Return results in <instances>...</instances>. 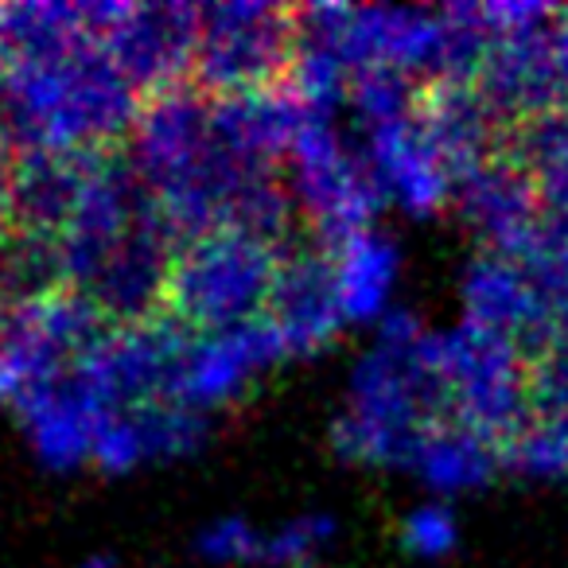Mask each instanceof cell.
<instances>
[{
	"label": "cell",
	"instance_id": "cell-20",
	"mask_svg": "<svg viewBox=\"0 0 568 568\" xmlns=\"http://www.w3.org/2000/svg\"><path fill=\"white\" fill-rule=\"evenodd\" d=\"M420 125L448 164L456 187L495 160L490 152V105L471 82H433L420 94Z\"/></svg>",
	"mask_w": 568,
	"mask_h": 568
},
{
	"label": "cell",
	"instance_id": "cell-15",
	"mask_svg": "<svg viewBox=\"0 0 568 568\" xmlns=\"http://www.w3.org/2000/svg\"><path fill=\"white\" fill-rule=\"evenodd\" d=\"M206 440V417L183 409L175 402L141 405V409L110 413L98 428L94 459L105 475H129L149 464L183 459Z\"/></svg>",
	"mask_w": 568,
	"mask_h": 568
},
{
	"label": "cell",
	"instance_id": "cell-11",
	"mask_svg": "<svg viewBox=\"0 0 568 568\" xmlns=\"http://www.w3.org/2000/svg\"><path fill=\"white\" fill-rule=\"evenodd\" d=\"M102 332V312L63 288H28L0 312V351L17 366L24 394L63 378Z\"/></svg>",
	"mask_w": 568,
	"mask_h": 568
},
{
	"label": "cell",
	"instance_id": "cell-18",
	"mask_svg": "<svg viewBox=\"0 0 568 568\" xmlns=\"http://www.w3.org/2000/svg\"><path fill=\"white\" fill-rule=\"evenodd\" d=\"M327 265H332L335 301L347 327H378L397 308V284H402V245L382 226L358 230L332 245Z\"/></svg>",
	"mask_w": 568,
	"mask_h": 568
},
{
	"label": "cell",
	"instance_id": "cell-9",
	"mask_svg": "<svg viewBox=\"0 0 568 568\" xmlns=\"http://www.w3.org/2000/svg\"><path fill=\"white\" fill-rule=\"evenodd\" d=\"M90 17L110 48L113 63L141 98L180 90L195 74L199 28L203 9L187 4H164V9H141V4H90Z\"/></svg>",
	"mask_w": 568,
	"mask_h": 568
},
{
	"label": "cell",
	"instance_id": "cell-21",
	"mask_svg": "<svg viewBox=\"0 0 568 568\" xmlns=\"http://www.w3.org/2000/svg\"><path fill=\"white\" fill-rule=\"evenodd\" d=\"M351 82H355L351 67L327 43L301 36L293 67L284 74V90L293 94V102L304 110V118H335L339 110H347Z\"/></svg>",
	"mask_w": 568,
	"mask_h": 568
},
{
	"label": "cell",
	"instance_id": "cell-16",
	"mask_svg": "<svg viewBox=\"0 0 568 568\" xmlns=\"http://www.w3.org/2000/svg\"><path fill=\"white\" fill-rule=\"evenodd\" d=\"M459 206L467 211V222L483 234L490 253L518 261L534 245L541 230V195L534 180L521 168V160H490L475 175H467L456 187Z\"/></svg>",
	"mask_w": 568,
	"mask_h": 568
},
{
	"label": "cell",
	"instance_id": "cell-26",
	"mask_svg": "<svg viewBox=\"0 0 568 568\" xmlns=\"http://www.w3.org/2000/svg\"><path fill=\"white\" fill-rule=\"evenodd\" d=\"M261 541H265V529L230 514V518H214L199 529L195 552L206 565H261Z\"/></svg>",
	"mask_w": 568,
	"mask_h": 568
},
{
	"label": "cell",
	"instance_id": "cell-7",
	"mask_svg": "<svg viewBox=\"0 0 568 568\" xmlns=\"http://www.w3.org/2000/svg\"><path fill=\"white\" fill-rule=\"evenodd\" d=\"M301 48V24L293 12L273 4H219L203 9L195 74L206 98L250 94L281 87Z\"/></svg>",
	"mask_w": 568,
	"mask_h": 568
},
{
	"label": "cell",
	"instance_id": "cell-1",
	"mask_svg": "<svg viewBox=\"0 0 568 568\" xmlns=\"http://www.w3.org/2000/svg\"><path fill=\"white\" fill-rule=\"evenodd\" d=\"M141 110L90 4L0 9V121L24 156H87Z\"/></svg>",
	"mask_w": 568,
	"mask_h": 568
},
{
	"label": "cell",
	"instance_id": "cell-14",
	"mask_svg": "<svg viewBox=\"0 0 568 568\" xmlns=\"http://www.w3.org/2000/svg\"><path fill=\"white\" fill-rule=\"evenodd\" d=\"M12 409H17L20 433H24V444L32 448L36 464L48 467V471L87 467L94 459L98 428L110 417L71 374L28 389Z\"/></svg>",
	"mask_w": 568,
	"mask_h": 568
},
{
	"label": "cell",
	"instance_id": "cell-4",
	"mask_svg": "<svg viewBox=\"0 0 568 568\" xmlns=\"http://www.w3.org/2000/svg\"><path fill=\"white\" fill-rule=\"evenodd\" d=\"M288 253L250 230H214L191 237L172 257L164 308L183 332H222L268 312Z\"/></svg>",
	"mask_w": 568,
	"mask_h": 568
},
{
	"label": "cell",
	"instance_id": "cell-23",
	"mask_svg": "<svg viewBox=\"0 0 568 568\" xmlns=\"http://www.w3.org/2000/svg\"><path fill=\"white\" fill-rule=\"evenodd\" d=\"M503 471L529 483L568 479V413L529 409L526 425L503 444Z\"/></svg>",
	"mask_w": 568,
	"mask_h": 568
},
{
	"label": "cell",
	"instance_id": "cell-17",
	"mask_svg": "<svg viewBox=\"0 0 568 568\" xmlns=\"http://www.w3.org/2000/svg\"><path fill=\"white\" fill-rule=\"evenodd\" d=\"M265 320L276 327L288 358H308L316 351L332 347L343 332L339 301H335L332 265L327 253H288L276 276L273 301Z\"/></svg>",
	"mask_w": 568,
	"mask_h": 568
},
{
	"label": "cell",
	"instance_id": "cell-12",
	"mask_svg": "<svg viewBox=\"0 0 568 568\" xmlns=\"http://www.w3.org/2000/svg\"><path fill=\"white\" fill-rule=\"evenodd\" d=\"M358 144L386 206H397L413 219H433L456 199V180L420 125V105L409 118L358 129Z\"/></svg>",
	"mask_w": 568,
	"mask_h": 568
},
{
	"label": "cell",
	"instance_id": "cell-13",
	"mask_svg": "<svg viewBox=\"0 0 568 568\" xmlns=\"http://www.w3.org/2000/svg\"><path fill=\"white\" fill-rule=\"evenodd\" d=\"M459 304H464V324L506 335L529 358L549 347V308H545V296L537 293L534 276L526 273L521 261L490 250L479 253L459 284Z\"/></svg>",
	"mask_w": 568,
	"mask_h": 568
},
{
	"label": "cell",
	"instance_id": "cell-2",
	"mask_svg": "<svg viewBox=\"0 0 568 568\" xmlns=\"http://www.w3.org/2000/svg\"><path fill=\"white\" fill-rule=\"evenodd\" d=\"M304 40L327 43L351 74L389 71L402 79L471 82L490 51L479 9H386L316 4L296 12Z\"/></svg>",
	"mask_w": 568,
	"mask_h": 568
},
{
	"label": "cell",
	"instance_id": "cell-28",
	"mask_svg": "<svg viewBox=\"0 0 568 568\" xmlns=\"http://www.w3.org/2000/svg\"><path fill=\"white\" fill-rule=\"evenodd\" d=\"M79 568H118V560H113V557H102V552H94V557H87Z\"/></svg>",
	"mask_w": 568,
	"mask_h": 568
},
{
	"label": "cell",
	"instance_id": "cell-19",
	"mask_svg": "<svg viewBox=\"0 0 568 568\" xmlns=\"http://www.w3.org/2000/svg\"><path fill=\"white\" fill-rule=\"evenodd\" d=\"M498 471H503V448L452 417L436 420L420 436L409 464V475L436 503H452V498L487 490Z\"/></svg>",
	"mask_w": 568,
	"mask_h": 568
},
{
	"label": "cell",
	"instance_id": "cell-6",
	"mask_svg": "<svg viewBox=\"0 0 568 568\" xmlns=\"http://www.w3.org/2000/svg\"><path fill=\"white\" fill-rule=\"evenodd\" d=\"M284 191L324 250L378 226L386 206L358 136L343 133L335 118H308L301 125L284 160Z\"/></svg>",
	"mask_w": 568,
	"mask_h": 568
},
{
	"label": "cell",
	"instance_id": "cell-24",
	"mask_svg": "<svg viewBox=\"0 0 568 568\" xmlns=\"http://www.w3.org/2000/svg\"><path fill=\"white\" fill-rule=\"evenodd\" d=\"M332 514H296L281 526L265 529L261 541V568H320L327 549L335 545Z\"/></svg>",
	"mask_w": 568,
	"mask_h": 568
},
{
	"label": "cell",
	"instance_id": "cell-8",
	"mask_svg": "<svg viewBox=\"0 0 568 568\" xmlns=\"http://www.w3.org/2000/svg\"><path fill=\"white\" fill-rule=\"evenodd\" d=\"M183 343H187V332L172 316L156 312L149 320L102 327L67 374L105 413L141 409V405L168 402Z\"/></svg>",
	"mask_w": 568,
	"mask_h": 568
},
{
	"label": "cell",
	"instance_id": "cell-5",
	"mask_svg": "<svg viewBox=\"0 0 568 568\" xmlns=\"http://www.w3.org/2000/svg\"><path fill=\"white\" fill-rule=\"evenodd\" d=\"M428 358L444 386L448 417L503 448L529 417V355L514 339L459 320L428 332Z\"/></svg>",
	"mask_w": 568,
	"mask_h": 568
},
{
	"label": "cell",
	"instance_id": "cell-27",
	"mask_svg": "<svg viewBox=\"0 0 568 568\" xmlns=\"http://www.w3.org/2000/svg\"><path fill=\"white\" fill-rule=\"evenodd\" d=\"M24 397V382H20L17 366L9 363V355L0 351V405H17Z\"/></svg>",
	"mask_w": 568,
	"mask_h": 568
},
{
	"label": "cell",
	"instance_id": "cell-3",
	"mask_svg": "<svg viewBox=\"0 0 568 568\" xmlns=\"http://www.w3.org/2000/svg\"><path fill=\"white\" fill-rule=\"evenodd\" d=\"M448 420L444 386L428 358V332L413 347H389L374 339L347 378L343 413L332 440L347 464L374 471H409L420 436Z\"/></svg>",
	"mask_w": 568,
	"mask_h": 568
},
{
	"label": "cell",
	"instance_id": "cell-22",
	"mask_svg": "<svg viewBox=\"0 0 568 568\" xmlns=\"http://www.w3.org/2000/svg\"><path fill=\"white\" fill-rule=\"evenodd\" d=\"M521 168L534 180L541 206L552 219L568 214V98L557 110L534 118L521 144Z\"/></svg>",
	"mask_w": 568,
	"mask_h": 568
},
{
	"label": "cell",
	"instance_id": "cell-10",
	"mask_svg": "<svg viewBox=\"0 0 568 568\" xmlns=\"http://www.w3.org/2000/svg\"><path fill=\"white\" fill-rule=\"evenodd\" d=\"M284 358L288 351L265 316L253 324L222 327V332H187L168 402L183 405L199 417H211L214 409L234 405L237 397L250 394L257 378H265Z\"/></svg>",
	"mask_w": 568,
	"mask_h": 568
},
{
	"label": "cell",
	"instance_id": "cell-25",
	"mask_svg": "<svg viewBox=\"0 0 568 568\" xmlns=\"http://www.w3.org/2000/svg\"><path fill=\"white\" fill-rule=\"evenodd\" d=\"M397 537H402V549L409 557L436 565V560H448L459 549V518L452 510V503L428 498V503H417L413 510H405Z\"/></svg>",
	"mask_w": 568,
	"mask_h": 568
}]
</instances>
